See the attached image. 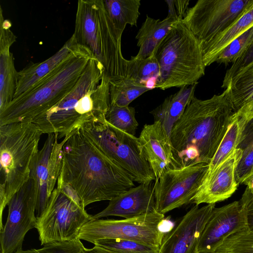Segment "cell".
<instances>
[{
  "mask_svg": "<svg viewBox=\"0 0 253 253\" xmlns=\"http://www.w3.org/2000/svg\"><path fill=\"white\" fill-rule=\"evenodd\" d=\"M98 149L121 168L134 182L147 183L154 174L139 148L138 138L104 122H88L79 127Z\"/></svg>",
  "mask_w": 253,
  "mask_h": 253,
  "instance_id": "8",
  "label": "cell"
},
{
  "mask_svg": "<svg viewBox=\"0 0 253 253\" xmlns=\"http://www.w3.org/2000/svg\"><path fill=\"white\" fill-rule=\"evenodd\" d=\"M253 26V0L228 27L202 47L206 67L215 62L222 50L231 42Z\"/></svg>",
  "mask_w": 253,
  "mask_h": 253,
  "instance_id": "23",
  "label": "cell"
},
{
  "mask_svg": "<svg viewBox=\"0 0 253 253\" xmlns=\"http://www.w3.org/2000/svg\"><path fill=\"white\" fill-rule=\"evenodd\" d=\"M104 4L116 28L123 33L126 25L137 26L140 0H105Z\"/></svg>",
  "mask_w": 253,
  "mask_h": 253,
  "instance_id": "28",
  "label": "cell"
},
{
  "mask_svg": "<svg viewBox=\"0 0 253 253\" xmlns=\"http://www.w3.org/2000/svg\"><path fill=\"white\" fill-rule=\"evenodd\" d=\"M239 203L245 214L247 230L253 232V193L246 189Z\"/></svg>",
  "mask_w": 253,
  "mask_h": 253,
  "instance_id": "37",
  "label": "cell"
},
{
  "mask_svg": "<svg viewBox=\"0 0 253 253\" xmlns=\"http://www.w3.org/2000/svg\"><path fill=\"white\" fill-rule=\"evenodd\" d=\"M149 90L146 86L140 84L128 77L110 81V105L128 106L132 101Z\"/></svg>",
  "mask_w": 253,
  "mask_h": 253,
  "instance_id": "30",
  "label": "cell"
},
{
  "mask_svg": "<svg viewBox=\"0 0 253 253\" xmlns=\"http://www.w3.org/2000/svg\"><path fill=\"white\" fill-rule=\"evenodd\" d=\"M78 45L72 36L58 51L47 59L39 63H30L18 72V84L14 98L27 91L51 72Z\"/></svg>",
  "mask_w": 253,
  "mask_h": 253,
  "instance_id": "21",
  "label": "cell"
},
{
  "mask_svg": "<svg viewBox=\"0 0 253 253\" xmlns=\"http://www.w3.org/2000/svg\"><path fill=\"white\" fill-rule=\"evenodd\" d=\"M164 217L156 211L128 219H91L83 226L78 238L93 244L102 239L129 240L159 248L165 235L158 225Z\"/></svg>",
  "mask_w": 253,
  "mask_h": 253,
  "instance_id": "10",
  "label": "cell"
},
{
  "mask_svg": "<svg viewBox=\"0 0 253 253\" xmlns=\"http://www.w3.org/2000/svg\"><path fill=\"white\" fill-rule=\"evenodd\" d=\"M42 132L32 122L0 126V229L4 209L12 196L30 178Z\"/></svg>",
  "mask_w": 253,
  "mask_h": 253,
  "instance_id": "6",
  "label": "cell"
},
{
  "mask_svg": "<svg viewBox=\"0 0 253 253\" xmlns=\"http://www.w3.org/2000/svg\"></svg>",
  "mask_w": 253,
  "mask_h": 253,
  "instance_id": "43",
  "label": "cell"
},
{
  "mask_svg": "<svg viewBox=\"0 0 253 253\" xmlns=\"http://www.w3.org/2000/svg\"><path fill=\"white\" fill-rule=\"evenodd\" d=\"M81 204L61 187L53 190L36 228L42 245L78 238L83 226L92 219Z\"/></svg>",
  "mask_w": 253,
  "mask_h": 253,
  "instance_id": "9",
  "label": "cell"
},
{
  "mask_svg": "<svg viewBox=\"0 0 253 253\" xmlns=\"http://www.w3.org/2000/svg\"><path fill=\"white\" fill-rule=\"evenodd\" d=\"M209 164L166 170L154 184L156 211L162 214L191 203L202 184Z\"/></svg>",
  "mask_w": 253,
  "mask_h": 253,
  "instance_id": "12",
  "label": "cell"
},
{
  "mask_svg": "<svg viewBox=\"0 0 253 253\" xmlns=\"http://www.w3.org/2000/svg\"><path fill=\"white\" fill-rule=\"evenodd\" d=\"M84 247L78 238L70 241L46 244L38 249L21 250L15 253H81Z\"/></svg>",
  "mask_w": 253,
  "mask_h": 253,
  "instance_id": "35",
  "label": "cell"
},
{
  "mask_svg": "<svg viewBox=\"0 0 253 253\" xmlns=\"http://www.w3.org/2000/svg\"><path fill=\"white\" fill-rule=\"evenodd\" d=\"M122 34L114 25L103 0L78 1L72 36L101 63L110 81L126 77L127 60L122 52Z\"/></svg>",
  "mask_w": 253,
  "mask_h": 253,
  "instance_id": "5",
  "label": "cell"
},
{
  "mask_svg": "<svg viewBox=\"0 0 253 253\" xmlns=\"http://www.w3.org/2000/svg\"><path fill=\"white\" fill-rule=\"evenodd\" d=\"M109 79L101 63L92 57L71 91L58 104L35 118L43 134L65 137L88 122H103L110 107Z\"/></svg>",
  "mask_w": 253,
  "mask_h": 253,
  "instance_id": "3",
  "label": "cell"
},
{
  "mask_svg": "<svg viewBox=\"0 0 253 253\" xmlns=\"http://www.w3.org/2000/svg\"><path fill=\"white\" fill-rule=\"evenodd\" d=\"M247 229L239 201L214 208L199 239L197 253H212L230 235Z\"/></svg>",
  "mask_w": 253,
  "mask_h": 253,
  "instance_id": "16",
  "label": "cell"
},
{
  "mask_svg": "<svg viewBox=\"0 0 253 253\" xmlns=\"http://www.w3.org/2000/svg\"><path fill=\"white\" fill-rule=\"evenodd\" d=\"M241 156V150L236 149L209 177L204 180L191 203L198 206L202 203L215 204L231 197L238 186L235 172Z\"/></svg>",
  "mask_w": 253,
  "mask_h": 253,
  "instance_id": "18",
  "label": "cell"
},
{
  "mask_svg": "<svg viewBox=\"0 0 253 253\" xmlns=\"http://www.w3.org/2000/svg\"><path fill=\"white\" fill-rule=\"evenodd\" d=\"M81 253H113L108 250L99 246L94 245L91 249H86L85 247L82 250Z\"/></svg>",
  "mask_w": 253,
  "mask_h": 253,
  "instance_id": "41",
  "label": "cell"
},
{
  "mask_svg": "<svg viewBox=\"0 0 253 253\" xmlns=\"http://www.w3.org/2000/svg\"><path fill=\"white\" fill-rule=\"evenodd\" d=\"M234 111L227 88L206 100L194 97L173 126L172 168L209 164L230 124Z\"/></svg>",
  "mask_w": 253,
  "mask_h": 253,
  "instance_id": "2",
  "label": "cell"
},
{
  "mask_svg": "<svg viewBox=\"0 0 253 253\" xmlns=\"http://www.w3.org/2000/svg\"><path fill=\"white\" fill-rule=\"evenodd\" d=\"M156 211L152 182L140 184L109 201L108 206L92 215V219L116 216L125 219L134 218Z\"/></svg>",
  "mask_w": 253,
  "mask_h": 253,
  "instance_id": "19",
  "label": "cell"
},
{
  "mask_svg": "<svg viewBox=\"0 0 253 253\" xmlns=\"http://www.w3.org/2000/svg\"><path fill=\"white\" fill-rule=\"evenodd\" d=\"M92 57L79 45L51 72L13 99L0 113V126L31 122L53 108L73 88Z\"/></svg>",
  "mask_w": 253,
  "mask_h": 253,
  "instance_id": "4",
  "label": "cell"
},
{
  "mask_svg": "<svg viewBox=\"0 0 253 253\" xmlns=\"http://www.w3.org/2000/svg\"><path fill=\"white\" fill-rule=\"evenodd\" d=\"M243 183L247 185L246 189L253 193V172L244 180Z\"/></svg>",
  "mask_w": 253,
  "mask_h": 253,
  "instance_id": "42",
  "label": "cell"
},
{
  "mask_svg": "<svg viewBox=\"0 0 253 253\" xmlns=\"http://www.w3.org/2000/svg\"><path fill=\"white\" fill-rule=\"evenodd\" d=\"M56 133L47 134L33 162L30 178L34 182L37 216L44 210L60 173L64 141Z\"/></svg>",
  "mask_w": 253,
  "mask_h": 253,
  "instance_id": "14",
  "label": "cell"
},
{
  "mask_svg": "<svg viewBox=\"0 0 253 253\" xmlns=\"http://www.w3.org/2000/svg\"><path fill=\"white\" fill-rule=\"evenodd\" d=\"M214 208L215 204L191 208L164 236L159 253H197L199 239Z\"/></svg>",
  "mask_w": 253,
  "mask_h": 253,
  "instance_id": "15",
  "label": "cell"
},
{
  "mask_svg": "<svg viewBox=\"0 0 253 253\" xmlns=\"http://www.w3.org/2000/svg\"><path fill=\"white\" fill-rule=\"evenodd\" d=\"M63 140L62 165L57 183L69 185L84 208L94 202L110 201L134 187L126 171L98 149L80 128Z\"/></svg>",
  "mask_w": 253,
  "mask_h": 253,
  "instance_id": "1",
  "label": "cell"
},
{
  "mask_svg": "<svg viewBox=\"0 0 253 253\" xmlns=\"http://www.w3.org/2000/svg\"><path fill=\"white\" fill-rule=\"evenodd\" d=\"M166 2L167 3L169 9L167 18L172 19L175 22L180 21L178 19L176 14L174 4V0H167Z\"/></svg>",
  "mask_w": 253,
  "mask_h": 253,
  "instance_id": "40",
  "label": "cell"
},
{
  "mask_svg": "<svg viewBox=\"0 0 253 253\" xmlns=\"http://www.w3.org/2000/svg\"><path fill=\"white\" fill-rule=\"evenodd\" d=\"M252 0H199L189 8L182 21L201 47L228 27Z\"/></svg>",
  "mask_w": 253,
  "mask_h": 253,
  "instance_id": "11",
  "label": "cell"
},
{
  "mask_svg": "<svg viewBox=\"0 0 253 253\" xmlns=\"http://www.w3.org/2000/svg\"><path fill=\"white\" fill-rule=\"evenodd\" d=\"M135 115V111L133 107L110 105L105 118L108 123L115 127L134 135L138 126Z\"/></svg>",
  "mask_w": 253,
  "mask_h": 253,
  "instance_id": "31",
  "label": "cell"
},
{
  "mask_svg": "<svg viewBox=\"0 0 253 253\" xmlns=\"http://www.w3.org/2000/svg\"><path fill=\"white\" fill-rule=\"evenodd\" d=\"M94 245L103 247L113 253H159V248L122 239H102Z\"/></svg>",
  "mask_w": 253,
  "mask_h": 253,
  "instance_id": "34",
  "label": "cell"
},
{
  "mask_svg": "<svg viewBox=\"0 0 253 253\" xmlns=\"http://www.w3.org/2000/svg\"><path fill=\"white\" fill-rule=\"evenodd\" d=\"M0 6V113L13 100L18 84V72L10 49L16 42L11 22L4 19Z\"/></svg>",
  "mask_w": 253,
  "mask_h": 253,
  "instance_id": "20",
  "label": "cell"
},
{
  "mask_svg": "<svg viewBox=\"0 0 253 253\" xmlns=\"http://www.w3.org/2000/svg\"><path fill=\"white\" fill-rule=\"evenodd\" d=\"M153 55L160 71L157 88L162 90L197 84L205 75L201 45L182 20L173 24Z\"/></svg>",
  "mask_w": 253,
  "mask_h": 253,
  "instance_id": "7",
  "label": "cell"
},
{
  "mask_svg": "<svg viewBox=\"0 0 253 253\" xmlns=\"http://www.w3.org/2000/svg\"><path fill=\"white\" fill-rule=\"evenodd\" d=\"M197 84L180 87L177 92L167 97L150 112L154 121L159 122L169 135L173 126L195 97Z\"/></svg>",
  "mask_w": 253,
  "mask_h": 253,
  "instance_id": "24",
  "label": "cell"
},
{
  "mask_svg": "<svg viewBox=\"0 0 253 253\" xmlns=\"http://www.w3.org/2000/svg\"><path fill=\"white\" fill-rule=\"evenodd\" d=\"M7 206V220L0 230V253H15L22 250L26 233L36 228V196L32 178L12 196Z\"/></svg>",
  "mask_w": 253,
  "mask_h": 253,
  "instance_id": "13",
  "label": "cell"
},
{
  "mask_svg": "<svg viewBox=\"0 0 253 253\" xmlns=\"http://www.w3.org/2000/svg\"><path fill=\"white\" fill-rule=\"evenodd\" d=\"M138 143L155 180L166 170L173 168V147L170 135L159 122L145 125L138 137Z\"/></svg>",
  "mask_w": 253,
  "mask_h": 253,
  "instance_id": "17",
  "label": "cell"
},
{
  "mask_svg": "<svg viewBox=\"0 0 253 253\" xmlns=\"http://www.w3.org/2000/svg\"><path fill=\"white\" fill-rule=\"evenodd\" d=\"M160 74L159 65L154 55L144 59L132 56L127 60L126 77L150 89L157 88Z\"/></svg>",
  "mask_w": 253,
  "mask_h": 253,
  "instance_id": "27",
  "label": "cell"
},
{
  "mask_svg": "<svg viewBox=\"0 0 253 253\" xmlns=\"http://www.w3.org/2000/svg\"><path fill=\"white\" fill-rule=\"evenodd\" d=\"M236 149L241 151L235 172L239 185L253 172V117L246 120Z\"/></svg>",
  "mask_w": 253,
  "mask_h": 253,
  "instance_id": "29",
  "label": "cell"
},
{
  "mask_svg": "<svg viewBox=\"0 0 253 253\" xmlns=\"http://www.w3.org/2000/svg\"><path fill=\"white\" fill-rule=\"evenodd\" d=\"M175 22L167 17L161 20L147 16L135 37L139 49L137 54L133 57L136 59H144L153 55Z\"/></svg>",
  "mask_w": 253,
  "mask_h": 253,
  "instance_id": "25",
  "label": "cell"
},
{
  "mask_svg": "<svg viewBox=\"0 0 253 253\" xmlns=\"http://www.w3.org/2000/svg\"><path fill=\"white\" fill-rule=\"evenodd\" d=\"M246 121L245 118L233 114L227 131L209 164L204 179L209 177L236 150Z\"/></svg>",
  "mask_w": 253,
  "mask_h": 253,
  "instance_id": "26",
  "label": "cell"
},
{
  "mask_svg": "<svg viewBox=\"0 0 253 253\" xmlns=\"http://www.w3.org/2000/svg\"><path fill=\"white\" fill-rule=\"evenodd\" d=\"M253 62V42L246 52L237 60L233 63L226 71L223 81L222 88H226L230 80L241 70Z\"/></svg>",
  "mask_w": 253,
  "mask_h": 253,
  "instance_id": "36",
  "label": "cell"
},
{
  "mask_svg": "<svg viewBox=\"0 0 253 253\" xmlns=\"http://www.w3.org/2000/svg\"><path fill=\"white\" fill-rule=\"evenodd\" d=\"M228 89L234 114L246 120L253 117V62L228 83Z\"/></svg>",
  "mask_w": 253,
  "mask_h": 253,
  "instance_id": "22",
  "label": "cell"
},
{
  "mask_svg": "<svg viewBox=\"0 0 253 253\" xmlns=\"http://www.w3.org/2000/svg\"><path fill=\"white\" fill-rule=\"evenodd\" d=\"M175 223L171 220L170 216L164 217L159 223L158 228L160 232L165 235L173 228Z\"/></svg>",
  "mask_w": 253,
  "mask_h": 253,
  "instance_id": "39",
  "label": "cell"
},
{
  "mask_svg": "<svg viewBox=\"0 0 253 253\" xmlns=\"http://www.w3.org/2000/svg\"><path fill=\"white\" fill-rule=\"evenodd\" d=\"M189 0H174V4L176 14L179 20L185 17L189 4Z\"/></svg>",
  "mask_w": 253,
  "mask_h": 253,
  "instance_id": "38",
  "label": "cell"
},
{
  "mask_svg": "<svg viewBox=\"0 0 253 253\" xmlns=\"http://www.w3.org/2000/svg\"><path fill=\"white\" fill-rule=\"evenodd\" d=\"M214 253H253V232L247 229L230 235Z\"/></svg>",
  "mask_w": 253,
  "mask_h": 253,
  "instance_id": "33",
  "label": "cell"
},
{
  "mask_svg": "<svg viewBox=\"0 0 253 253\" xmlns=\"http://www.w3.org/2000/svg\"><path fill=\"white\" fill-rule=\"evenodd\" d=\"M253 42V26L236 38L220 53L215 62L228 65L234 63L248 50Z\"/></svg>",
  "mask_w": 253,
  "mask_h": 253,
  "instance_id": "32",
  "label": "cell"
}]
</instances>
